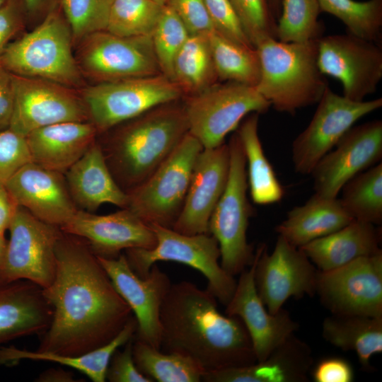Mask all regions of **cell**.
<instances>
[{"label": "cell", "mask_w": 382, "mask_h": 382, "mask_svg": "<svg viewBox=\"0 0 382 382\" xmlns=\"http://www.w3.org/2000/svg\"><path fill=\"white\" fill-rule=\"evenodd\" d=\"M4 233L5 232L0 231V269L5 258L8 244Z\"/></svg>", "instance_id": "53"}, {"label": "cell", "mask_w": 382, "mask_h": 382, "mask_svg": "<svg viewBox=\"0 0 382 382\" xmlns=\"http://www.w3.org/2000/svg\"><path fill=\"white\" fill-rule=\"evenodd\" d=\"M55 254L54 278L42 289L52 317L36 350L78 356L110 342L133 313L83 238L63 231Z\"/></svg>", "instance_id": "1"}, {"label": "cell", "mask_w": 382, "mask_h": 382, "mask_svg": "<svg viewBox=\"0 0 382 382\" xmlns=\"http://www.w3.org/2000/svg\"><path fill=\"white\" fill-rule=\"evenodd\" d=\"M61 229L83 238L96 256L105 258L117 257L127 249H151L156 245L149 224L126 208L105 215L78 209Z\"/></svg>", "instance_id": "20"}, {"label": "cell", "mask_w": 382, "mask_h": 382, "mask_svg": "<svg viewBox=\"0 0 382 382\" xmlns=\"http://www.w3.org/2000/svg\"><path fill=\"white\" fill-rule=\"evenodd\" d=\"M5 185L18 206L60 228L79 209L70 195L64 175L31 161L13 174Z\"/></svg>", "instance_id": "23"}, {"label": "cell", "mask_w": 382, "mask_h": 382, "mask_svg": "<svg viewBox=\"0 0 382 382\" xmlns=\"http://www.w3.org/2000/svg\"><path fill=\"white\" fill-rule=\"evenodd\" d=\"M137 322L133 316L110 342L78 356L21 349L16 347L0 346V364L13 365L21 360L45 361L57 363L76 369L94 382L106 381L110 359L117 349L134 337Z\"/></svg>", "instance_id": "30"}, {"label": "cell", "mask_w": 382, "mask_h": 382, "mask_svg": "<svg viewBox=\"0 0 382 382\" xmlns=\"http://www.w3.org/2000/svg\"><path fill=\"white\" fill-rule=\"evenodd\" d=\"M320 13L318 0H282L277 21V40L283 42L318 40L324 33Z\"/></svg>", "instance_id": "38"}, {"label": "cell", "mask_w": 382, "mask_h": 382, "mask_svg": "<svg viewBox=\"0 0 382 382\" xmlns=\"http://www.w3.org/2000/svg\"><path fill=\"white\" fill-rule=\"evenodd\" d=\"M230 1L255 47L265 39H277V20L272 15L267 0Z\"/></svg>", "instance_id": "42"}, {"label": "cell", "mask_w": 382, "mask_h": 382, "mask_svg": "<svg viewBox=\"0 0 382 382\" xmlns=\"http://www.w3.org/2000/svg\"><path fill=\"white\" fill-rule=\"evenodd\" d=\"M133 357L144 376L158 382H199L203 371L190 359L166 353L134 338Z\"/></svg>", "instance_id": "36"}, {"label": "cell", "mask_w": 382, "mask_h": 382, "mask_svg": "<svg viewBox=\"0 0 382 382\" xmlns=\"http://www.w3.org/2000/svg\"><path fill=\"white\" fill-rule=\"evenodd\" d=\"M6 0H0V6L6 1Z\"/></svg>", "instance_id": "56"}, {"label": "cell", "mask_w": 382, "mask_h": 382, "mask_svg": "<svg viewBox=\"0 0 382 382\" xmlns=\"http://www.w3.org/2000/svg\"><path fill=\"white\" fill-rule=\"evenodd\" d=\"M353 220L339 198L314 193L305 204L292 208L275 230L289 243L300 248L340 229Z\"/></svg>", "instance_id": "29"}, {"label": "cell", "mask_w": 382, "mask_h": 382, "mask_svg": "<svg viewBox=\"0 0 382 382\" xmlns=\"http://www.w3.org/2000/svg\"><path fill=\"white\" fill-rule=\"evenodd\" d=\"M381 228L353 220L340 229L300 247L320 271L341 267L361 257L381 252Z\"/></svg>", "instance_id": "28"}, {"label": "cell", "mask_w": 382, "mask_h": 382, "mask_svg": "<svg viewBox=\"0 0 382 382\" xmlns=\"http://www.w3.org/2000/svg\"><path fill=\"white\" fill-rule=\"evenodd\" d=\"M318 270L299 248L278 235L271 253L265 244L255 250V283L267 311L274 314L291 297L316 294Z\"/></svg>", "instance_id": "15"}, {"label": "cell", "mask_w": 382, "mask_h": 382, "mask_svg": "<svg viewBox=\"0 0 382 382\" xmlns=\"http://www.w3.org/2000/svg\"><path fill=\"white\" fill-rule=\"evenodd\" d=\"M97 137L90 122H66L35 129L25 139L31 162L64 174Z\"/></svg>", "instance_id": "26"}, {"label": "cell", "mask_w": 382, "mask_h": 382, "mask_svg": "<svg viewBox=\"0 0 382 382\" xmlns=\"http://www.w3.org/2000/svg\"><path fill=\"white\" fill-rule=\"evenodd\" d=\"M8 230L10 238L0 269V281L27 280L42 289L47 287L55 276V248L62 230L20 206Z\"/></svg>", "instance_id": "12"}, {"label": "cell", "mask_w": 382, "mask_h": 382, "mask_svg": "<svg viewBox=\"0 0 382 382\" xmlns=\"http://www.w3.org/2000/svg\"><path fill=\"white\" fill-rule=\"evenodd\" d=\"M230 151L229 175L226 187L209 219V233L218 241L220 265L234 277L254 262L255 250L247 240L249 220L254 209L248 201L246 163L236 132L228 143Z\"/></svg>", "instance_id": "6"}, {"label": "cell", "mask_w": 382, "mask_h": 382, "mask_svg": "<svg viewBox=\"0 0 382 382\" xmlns=\"http://www.w3.org/2000/svg\"><path fill=\"white\" fill-rule=\"evenodd\" d=\"M189 35L183 22L165 4L151 34V40L161 74L173 81L174 60Z\"/></svg>", "instance_id": "40"}, {"label": "cell", "mask_w": 382, "mask_h": 382, "mask_svg": "<svg viewBox=\"0 0 382 382\" xmlns=\"http://www.w3.org/2000/svg\"><path fill=\"white\" fill-rule=\"evenodd\" d=\"M52 308L42 289L27 280L0 281V346L17 338L42 334Z\"/></svg>", "instance_id": "25"}, {"label": "cell", "mask_w": 382, "mask_h": 382, "mask_svg": "<svg viewBox=\"0 0 382 382\" xmlns=\"http://www.w3.org/2000/svg\"><path fill=\"white\" fill-rule=\"evenodd\" d=\"M255 48L260 60L255 88L271 107L294 115L319 101L328 84L318 64V40L283 42L267 38Z\"/></svg>", "instance_id": "4"}, {"label": "cell", "mask_w": 382, "mask_h": 382, "mask_svg": "<svg viewBox=\"0 0 382 382\" xmlns=\"http://www.w3.org/2000/svg\"><path fill=\"white\" fill-rule=\"evenodd\" d=\"M13 105L12 74L0 66V131L9 128Z\"/></svg>", "instance_id": "49"}, {"label": "cell", "mask_w": 382, "mask_h": 382, "mask_svg": "<svg viewBox=\"0 0 382 382\" xmlns=\"http://www.w3.org/2000/svg\"><path fill=\"white\" fill-rule=\"evenodd\" d=\"M271 11L272 13V15L275 18V19L277 21L279 18L281 11H282V0H267Z\"/></svg>", "instance_id": "54"}, {"label": "cell", "mask_w": 382, "mask_h": 382, "mask_svg": "<svg viewBox=\"0 0 382 382\" xmlns=\"http://www.w3.org/2000/svg\"><path fill=\"white\" fill-rule=\"evenodd\" d=\"M259 113L253 112L236 129L246 163L248 190L253 202L260 205L279 202L284 195L272 166L268 161L258 135Z\"/></svg>", "instance_id": "32"}, {"label": "cell", "mask_w": 382, "mask_h": 382, "mask_svg": "<svg viewBox=\"0 0 382 382\" xmlns=\"http://www.w3.org/2000/svg\"><path fill=\"white\" fill-rule=\"evenodd\" d=\"M178 100L156 106L98 134L108 168L125 192L146 180L189 132L184 104Z\"/></svg>", "instance_id": "3"}, {"label": "cell", "mask_w": 382, "mask_h": 382, "mask_svg": "<svg viewBox=\"0 0 382 382\" xmlns=\"http://www.w3.org/2000/svg\"><path fill=\"white\" fill-rule=\"evenodd\" d=\"M173 76L186 97L216 83L218 78L207 33L189 35L174 60Z\"/></svg>", "instance_id": "33"}, {"label": "cell", "mask_w": 382, "mask_h": 382, "mask_svg": "<svg viewBox=\"0 0 382 382\" xmlns=\"http://www.w3.org/2000/svg\"><path fill=\"white\" fill-rule=\"evenodd\" d=\"M74 55L88 84L161 74L151 35L125 37L107 30L96 32L79 42Z\"/></svg>", "instance_id": "11"}, {"label": "cell", "mask_w": 382, "mask_h": 382, "mask_svg": "<svg viewBox=\"0 0 382 382\" xmlns=\"http://www.w3.org/2000/svg\"><path fill=\"white\" fill-rule=\"evenodd\" d=\"M189 132L203 149L216 148L249 114L266 112L271 107L255 86L233 81L214 83L186 97L183 103Z\"/></svg>", "instance_id": "10"}, {"label": "cell", "mask_w": 382, "mask_h": 382, "mask_svg": "<svg viewBox=\"0 0 382 382\" xmlns=\"http://www.w3.org/2000/svg\"><path fill=\"white\" fill-rule=\"evenodd\" d=\"M113 1V0H112Z\"/></svg>", "instance_id": "57"}, {"label": "cell", "mask_w": 382, "mask_h": 382, "mask_svg": "<svg viewBox=\"0 0 382 382\" xmlns=\"http://www.w3.org/2000/svg\"><path fill=\"white\" fill-rule=\"evenodd\" d=\"M316 294L331 314L382 317V251L318 270Z\"/></svg>", "instance_id": "14"}, {"label": "cell", "mask_w": 382, "mask_h": 382, "mask_svg": "<svg viewBox=\"0 0 382 382\" xmlns=\"http://www.w3.org/2000/svg\"><path fill=\"white\" fill-rule=\"evenodd\" d=\"M14 105L9 129L26 137L35 129L66 122H89L78 90L37 78L12 74Z\"/></svg>", "instance_id": "17"}, {"label": "cell", "mask_w": 382, "mask_h": 382, "mask_svg": "<svg viewBox=\"0 0 382 382\" xmlns=\"http://www.w3.org/2000/svg\"><path fill=\"white\" fill-rule=\"evenodd\" d=\"M313 363L310 346L294 333L261 361L204 374L206 382H306Z\"/></svg>", "instance_id": "24"}, {"label": "cell", "mask_w": 382, "mask_h": 382, "mask_svg": "<svg viewBox=\"0 0 382 382\" xmlns=\"http://www.w3.org/2000/svg\"><path fill=\"white\" fill-rule=\"evenodd\" d=\"M318 64L323 75L340 81L343 96L363 101L382 79V45L349 33L318 40Z\"/></svg>", "instance_id": "16"}, {"label": "cell", "mask_w": 382, "mask_h": 382, "mask_svg": "<svg viewBox=\"0 0 382 382\" xmlns=\"http://www.w3.org/2000/svg\"><path fill=\"white\" fill-rule=\"evenodd\" d=\"M97 257L137 320L134 338L160 349V311L172 284L169 277L156 264L146 277H139L129 266L125 253L115 258Z\"/></svg>", "instance_id": "18"}, {"label": "cell", "mask_w": 382, "mask_h": 382, "mask_svg": "<svg viewBox=\"0 0 382 382\" xmlns=\"http://www.w3.org/2000/svg\"><path fill=\"white\" fill-rule=\"evenodd\" d=\"M0 66L14 75L78 91L88 84L75 58L71 30L59 3L41 23L6 46Z\"/></svg>", "instance_id": "5"}, {"label": "cell", "mask_w": 382, "mask_h": 382, "mask_svg": "<svg viewBox=\"0 0 382 382\" xmlns=\"http://www.w3.org/2000/svg\"><path fill=\"white\" fill-rule=\"evenodd\" d=\"M253 263L239 274L234 292L226 304L225 313L243 321L250 337L257 361L265 359L299 325L288 311L270 313L260 299L255 283Z\"/></svg>", "instance_id": "22"}, {"label": "cell", "mask_w": 382, "mask_h": 382, "mask_svg": "<svg viewBox=\"0 0 382 382\" xmlns=\"http://www.w3.org/2000/svg\"><path fill=\"white\" fill-rule=\"evenodd\" d=\"M190 35L206 34L214 30L204 0H166Z\"/></svg>", "instance_id": "45"}, {"label": "cell", "mask_w": 382, "mask_h": 382, "mask_svg": "<svg viewBox=\"0 0 382 382\" xmlns=\"http://www.w3.org/2000/svg\"><path fill=\"white\" fill-rule=\"evenodd\" d=\"M156 2H157L158 4L161 6H164L166 4V0H154Z\"/></svg>", "instance_id": "55"}, {"label": "cell", "mask_w": 382, "mask_h": 382, "mask_svg": "<svg viewBox=\"0 0 382 382\" xmlns=\"http://www.w3.org/2000/svg\"><path fill=\"white\" fill-rule=\"evenodd\" d=\"M312 377L316 382H352L354 373L352 364L345 359L328 357L316 364Z\"/></svg>", "instance_id": "48"}, {"label": "cell", "mask_w": 382, "mask_h": 382, "mask_svg": "<svg viewBox=\"0 0 382 382\" xmlns=\"http://www.w3.org/2000/svg\"><path fill=\"white\" fill-rule=\"evenodd\" d=\"M207 36L218 79L256 87L260 76L256 48L236 43L215 30Z\"/></svg>", "instance_id": "34"}, {"label": "cell", "mask_w": 382, "mask_h": 382, "mask_svg": "<svg viewBox=\"0 0 382 382\" xmlns=\"http://www.w3.org/2000/svg\"><path fill=\"white\" fill-rule=\"evenodd\" d=\"M382 158V121L352 127L316 165L311 175L315 193L337 197L343 186Z\"/></svg>", "instance_id": "19"}, {"label": "cell", "mask_w": 382, "mask_h": 382, "mask_svg": "<svg viewBox=\"0 0 382 382\" xmlns=\"http://www.w3.org/2000/svg\"><path fill=\"white\" fill-rule=\"evenodd\" d=\"M322 336L335 347L354 352L361 366L369 370L371 358L382 352V317L332 314L323 321Z\"/></svg>", "instance_id": "31"}, {"label": "cell", "mask_w": 382, "mask_h": 382, "mask_svg": "<svg viewBox=\"0 0 382 382\" xmlns=\"http://www.w3.org/2000/svg\"><path fill=\"white\" fill-rule=\"evenodd\" d=\"M25 137L11 129L0 131V183H5L30 162Z\"/></svg>", "instance_id": "44"}, {"label": "cell", "mask_w": 382, "mask_h": 382, "mask_svg": "<svg viewBox=\"0 0 382 382\" xmlns=\"http://www.w3.org/2000/svg\"><path fill=\"white\" fill-rule=\"evenodd\" d=\"M134 337L122 350L117 349L109 362L106 379L110 382H154L137 369L132 352Z\"/></svg>", "instance_id": "46"}, {"label": "cell", "mask_w": 382, "mask_h": 382, "mask_svg": "<svg viewBox=\"0 0 382 382\" xmlns=\"http://www.w3.org/2000/svg\"><path fill=\"white\" fill-rule=\"evenodd\" d=\"M64 175L79 209L93 212L107 203L126 207L127 193L112 175L97 139Z\"/></svg>", "instance_id": "27"}, {"label": "cell", "mask_w": 382, "mask_h": 382, "mask_svg": "<svg viewBox=\"0 0 382 382\" xmlns=\"http://www.w3.org/2000/svg\"><path fill=\"white\" fill-rule=\"evenodd\" d=\"M204 2L214 30L236 43L255 47L230 0H204Z\"/></svg>", "instance_id": "43"}, {"label": "cell", "mask_w": 382, "mask_h": 382, "mask_svg": "<svg viewBox=\"0 0 382 382\" xmlns=\"http://www.w3.org/2000/svg\"><path fill=\"white\" fill-rule=\"evenodd\" d=\"M229 168L228 144L199 152L173 230L187 235L209 233V219L226 187Z\"/></svg>", "instance_id": "21"}, {"label": "cell", "mask_w": 382, "mask_h": 382, "mask_svg": "<svg viewBox=\"0 0 382 382\" xmlns=\"http://www.w3.org/2000/svg\"><path fill=\"white\" fill-rule=\"evenodd\" d=\"M202 149L188 132L167 159L127 192L125 208L148 224L173 228L183 207L195 160Z\"/></svg>", "instance_id": "8"}, {"label": "cell", "mask_w": 382, "mask_h": 382, "mask_svg": "<svg viewBox=\"0 0 382 382\" xmlns=\"http://www.w3.org/2000/svg\"><path fill=\"white\" fill-rule=\"evenodd\" d=\"M163 6L154 0H113L105 30L125 37L151 35Z\"/></svg>", "instance_id": "39"}, {"label": "cell", "mask_w": 382, "mask_h": 382, "mask_svg": "<svg viewBox=\"0 0 382 382\" xmlns=\"http://www.w3.org/2000/svg\"><path fill=\"white\" fill-rule=\"evenodd\" d=\"M38 381H73L71 374L63 370L51 369L42 373Z\"/></svg>", "instance_id": "52"}, {"label": "cell", "mask_w": 382, "mask_h": 382, "mask_svg": "<svg viewBox=\"0 0 382 382\" xmlns=\"http://www.w3.org/2000/svg\"><path fill=\"white\" fill-rule=\"evenodd\" d=\"M341 204L353 219L382 222V163L357 174L342 188Z\"/></svg>", "instance_id": "35"}, {"label": "cell", "mask_w": 382, "mask_h": 382, "mask_svg": "<svg viewBox=\"0 0 382 382\" xmlns=\"http://www.w3.org/2000/svg\"><path fill=\"white\" fill-rule=\"evenodd\" d=\"M160 350L192 360L204 374L257 361L243 321L223 315L216 298L188 281L172 284L160 311Z\"/></svg>", "instance_id": "2"}, {"label": "cell", "mask_w": 382, "mask_h": 382, "mask_svg": "<svg viewBox=\"0 0 382 382\" xmlns=\"http://www.w3.org/2000/svg\"><path fill=\"white\" fill-rule=\"evenodd\" d=\"M26 28L23 0H6L0 6V55L14 37Z\"/></svg>", "instance_id": "47"}, {"label": "cell", "mask_w": 382, "mask_h": 382, "mask_svg": "<svg viewBox=\"0 0 382 382\" xmlns=\"http://www.w3.org/2000/svg\"><path fill=\"white\" fill-rule=\"evenodd\" d=\"M156 238L151 249L129 248L125 250L127 262L139 277H146L158 261H173L201 272L207 281V289L221 304L226 306L236 286L234 277L219 263L221 252L218 241L210 233L187 235L172 228L149 224Z\"/></svg>", "instance_id": "7"}, {"label": "cell", "mask_w": 382, "mask_h": 382, "mask_svg": "<svg viewBox=\"0 0 382 382\" xmlns=\"http://www.w3.org/2000/svg\"><path fill=\"white\" fill-rule=\"evenodd\" d=\"M79 92L98 134L183 97L178 85L162 74L87 84Z\"/></svg>", "instance_id": "9"}, {"label": "cell", "mask_w": 382, "mask_h": 382, "mask_svg": "<svg viewBox=\"0 0 382 382\" xmlns=\"http://www.w3.org/2000/svg\"><path fill=\"white\" fill-rule=\"evenodd\" d=\"M321 12L340 19L346 33L378 44L382 42V0H318Z\"/></svg>", "instance_id": "37"}, {"label": "cell", "mask_w": 382, "mask_h": 382, "mask_svg": "<svg viewBox=\"0 0 382 382\" xmlns=\"http://www.w3.org/2000/svg\"><path fill=\"white\" fill-rule=\"evenodd\" d=\"M60 0H23L27 27L33 28L59 4Z\"/></svg>", "instance_id": "50"}, {"label": "cell", "mask_w": 382, "mask_h": 382, "mask_svg": "<svg viewBox=\"0 0 382 382\" xmlns=\"http://www.w3.org/2000/svg\"><path fill=\"white\" fill-rule=\"evenodd\" d=\"M112 0H60L74 47L87 35L105 30Z\"/></svg>", "instance_id": "41"}, {"label": "cell", "mask_w": 382, "mask_h": 382, "mask_svg": "<svg viewBox=\"0 0 382 382\" xmlns=\"http://www.w3.org/2000/svg\"><path fill=\"white\" fill-rule=\"evenodd\" d=\"M18 205L3 183H0V231L8 229Z\"/></svg>", "instance_id": "51"}, {"label": "cell", "mask_w": 382, "mask_h": 382, "mask_svg": "<svg viewBox=\"0 0 382 382\" xmlns=\"http://www.w3.org/2000/svg\"><path fill=\"white\" fill-rule=\"evenodd\" d=\"M317 103L311 122L292 143L294 168L301 175L311 174L356 122L381 108L382 98L355 101L335 93L328 86Z\"/></svg>", "instance_id": "13"}]
</instances>
